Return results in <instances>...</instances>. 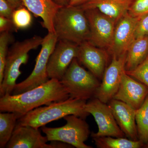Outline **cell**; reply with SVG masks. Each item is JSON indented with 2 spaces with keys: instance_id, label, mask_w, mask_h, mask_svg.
<instances>
[{
  "instance_id": "cell-1",
  "label": "cell",
  "mask_w": 148,
  "mask_h": 148,
  "mask_svg": "<svg viewBox=\"0 0 148 148\" xmlns=\"http://www.w3.org/2000/svg\"><path fill=\"white\" fill-rule=\"evenodd\" d=\"M69 97L60 81L51 79L23 93L7 94L1 97L0 111L14 113L20 118L37 108L64 101Z\"/></svg>"
},
{
  "instance_id": "cell-2",
  "label": "cell",
  "mask_w": 148,
  "mask_h": 148,
  "mask_svg": "<svg viewBox=\"0 0 148 148\" xmlns=\"http://www.w3.org/2000/svg\"><path fill=\"white\" fill-rule=\"evenodd\" d=\"M86 102L69 97L64 101L54 102L30 111L19 118L17 123L39 128L69 115H75L85 119L90 114L85 109Z\"/></svg>"
},
{
  "instance_id": "cell-3",
  "label": "cell",
  "mask_w": 148,
  "mask_h": 148,
  "mask_svg": "<svg viewBox=\"0 0 148 148\" xmlns=\"http://www.w3.org/2000/svg\"><path fill=\"white\" fill-rule=\"evenodd\" d=\"M54 33L58 40H66L79 45L88 41L90 27L85 11L79 6L61 7L53 20Z\"/></svg>"
},
{
  "instance_id": "cell-4",
  "label": "cell",
  "mask_w": 148,
  "mask_h": 148,
  "mask_svg": "<svg viewBox=\"0 0 148 148\" xmlns=\"http://www.w3.org/2000/svg\"><path fill=\"white\" fill-rule=\"evenodd\" d=\"M43 38L35 36L32 38L12 43L9 49L3 78L0 84V96L12 94L16 85V81L21 74L20 68L27 64L29 52L41 45Z\"/></svg>"
},
{
  "instance_id": "cell-5",
  "label": "cell",
  "mask_w": 148,
  "mask_h": 148,
  "mask_svg": "<svg viewBox=\"0 0 148 148\" xmlns=\"http://www.w3.org/2000/svg\"><path fill=\"white\" fill-rule=\"evenodd\" d=\"M70 97L87 101L95 98L101 83L89 71L74 58L60 80Z\"/></svg>"
},
{
  "instance_id": "cell-6",
  "label": "cell",
  "mask_w": 148,
  "mask_h": 148,
  "mask_svg": "<svg viewBox=\"0 0 148 148\" xmlns=\"http://www.w3.org/2000/svg\"><path fill=\"white\" fill-rule=\"evenodd\" d=\"M64 119L66 121L64 126L41 127L48 141H59L77 148H92L85 144L90 134L89 125L85 119L75 115H69Z\"/></svg>"
},
{
  "instance_id": "cell-7",
  "label": "cell",
  "mask_w": 148,
  "mask_h": 148,
  "mask_svg": "<svg viewBox=\"0 0 148 148\" xmlns=\"http://www.w3.org/2000/svg\"><path fill=\"white\" fill-rule=\"evenodd\" d=\"M55 33H49L43 38L41 49L36 61V65L32 73L23 81L16 84L12 94H20L47 82L48 62L51 54L58 42Z\"/></svg>"
},
{
  "instance_id": "cell-8",
  "label": "cell",
  "mask_w": 148,
  "mask_h": 148,
  "mask_svg": "<svg viewBox=\"0 0 148 148\" xmlns=\"http://www.w3.org/2000/svg\"><path fill=\"white\" fill-rule=\"evenodd\" d=\"M84 10L90 27L88 42L108 52L112 46L117 21L96 9Z\"/></svg>"
},
{
  "instance_id": "cell-9",
  "label": "cell",
  "mask_w": 148,
  "mask_h": 148,
  "mask_svg": "<svg viewBox=\"0 0 148 148\" xmlns=\"http://www.w3.org/2000/svg\"><path fill=\"white\" fill-rule=\"evenodd\" d=\"M85 111L94 117L98 127L96 133L92 132V138L108 137L124 138L125 135L117 123L108 104L94 98L86 102Z\"/></svg>"
},
{
  "instance_id": "cell-10",
  "label": "cell",
  "mask_w": 148,
  "mask_h": 148,
  "mask_svg": "<svg viewBox=\"0 0 148 148\" xmlns=\"http://www.w3.org/2000/svg\"><path fill=\"white\" fill-rule=\"evenodd\" d=\"M78 45L66 40H58L48 62L49 79L60 81L74 58H77Z\"/></svg>"
},
{
  "instance_id": "cell-11",
  "label": "cell",
  "mask_w": 148,
  "mask_h": 148,
  "mask_svg": "<svg viewBox=\"0 0 148 148\" xmlns=\"http://www.w3.org/2000/svg\"><path fill=\"white\" fill-rule=\"evenodd\" d=\"M126 54L120 57H112V61L106 68L95 98L106 104L113 99L119 88L122 76L125 72Z\"/></svg>"
},
{
  "instance_id": "cell-12",
  "label": "cell",
  "mask_w": 148,
  "mask_h": 148,
  "mask_svg": "<svg viewBox=\"0 0 148 148\" xmlns=\"http://www.w3.org/2000/svg\"><path fill=\"white\" fill-rule=\"evenodd\" d=\"M140 17L132 16L127 12L117 22L112 46L108 51L112 57L126 54L130 46L135 40V28Z\"/></svg>"
},
{
  "instance_id": "cell-13",
  "label": "cell",
  "mask_w": 148,
  "mask_h": 148,
  "mask_svg": "<svg viewBox=\"0 0 148 148\" xmlns=\"http://www.w3.org/2000/svg\"><path fill=\"white\" fill-rule=\"evenodd\" d=\"M78 61L98 79L103 78L109 58L107 51L93 45L88 41L79 45Z\"/></svg>"
},
{
  "instance_id": "cell-14",
  "label": "cell",
  "mask_w": 148,
  "mask_h": 148,
  "mask_svg": "<svg viewBox=\"0 0 148 148\" xmlns=\"http://www.w3.org/2000/svg\"><path fill=\"white\" fill-rule=\"evenodd\" d=\"M48 142L46 136H43L38 128L17 122L6 148H55L51 142L47 144Z\"/></svg>"
},
{
  "instance_id": "cell-15",
  "label": "cell",
  "mask_w": 148,
  "mask_h": 148,
  "mask_svg": "<svg viewBox=\"0 0 148 148\" xmlns=\"http://www.w3.org/2000/svg\"><path fill=\"white\" fill-rule=\"evenodd\" d=\"M148 95V87L125 72L113 99L122 101L135 110L142 106Z\"/></svg>"
},
{
  "instance_id": "cell-16",
  "label": "cell",
  "mask_w": 148,
  "mask_h": 148,
  "mask_svg": "<svg viewBox=\"0 0 148 148\" xmlns=\"http://www.w3.org/2000/svg\"><path fill=\"white\" fill-rule=\"evenodd\" d=\"M108 104L117 123L125 136L130 140H139L135 119L136 110L116 99H112Z\"/></svg>"
},
{
  "instance_id": "cell-17",
  "label": "cell",
  "mask_w": 148,
  "mask_h": 148,
  "mask_svg": "<svg viewBox=\"0 0 148 148\" xmlns=\"http://www.w3.org/2000/svg\"><path fill=\"white\" fill-rule=\"evenodd\" d=\"M35 16L42 19V25L49 33H54L53 20L57 11L61 7L53 0H21Z\"/></svg>"
},
{
  "instance_id": "cell-18",
  "label": "cell",
  "mask_w": 148,
  "mask_h": 148,
  "mask_svg": "<svg viewBox=\"0 0 148 148\" xmlns=\"http://www.w3.org/2000/svg\"><path fill=\"white\" fill-rule=\"evenodd\" d=\"M131 0H89L79 6L84 10L96 9L116 21L128 12Z\"/></svg>"
},
{
  "instance_id": "cell-19",
  "label": "cell",
  "mask_w": 148,
  "mask_h": 148,
  "mask_svg": "<svg viewBox=\"0 0 148 148\" xmlns=\"http://www.w3.org/2000/svg\"><path fill=\"white\" fill-rule=\"evenodd\" d=\"M148 55V36L136 39L127 49L125 58V71L135 69Z\"/></svg>"
},
{
  "instance_id": "cell-20",
  "label": "cell",
  "mask_w": 148,
  "mask_h": 148,
  "mask_svg": "<svg viewBox=\"0 0 148 148\" xmlns=\"http://www.w3.org/2000/svg\"><path fill=\"white\" fill-rule=\"evenodd\" d=\"M19 117L10 112L0 113V148H6L14 132Z\"/></svg>"
},
{
  "instance_id": "cell-21",
  "label": "cell",
  "mask_w": 148,
  "mask_h": 148,
  "mask_svg": "<svg viewBox=\"0 0 148 148\" xmlns=\"http://www.w3.org/2000/svg\"><path fill=\"white\" fill-rule=\"evenodd\" d=\"M95 145L99 148H139L144 145L140 140H132L124 138L99 137L92 138Z\"/></svg>"
},
{
  "instance_id": "cell-22",
  "label": "cell",
  "mask_w": 148,
  "mask_h": 148,
  "mask_svg": "<svg viewBox=\"0 0 148 148\" xmlns=\"http://www.w3.org/2000/svg\"><path fill=\"white\" fill-rule=\"evenodd\" d=\"M135 119L138 139L144 145L148 143V95L142 106L136 110Z\"/></svg>"
},
{
  "instance_id": "cell-23",
  "label": "cell",
  "mask_w": 148,
  "mask_h": 148,
  "mask_svg": "<svg viewBox=\"0 0 148 148\" xmlns=\"http://www.w3.org/2000/svg\"><path fill=\"white\" fill-rule=\"evenodd\" d=\"M13 40L10 32H4L0 34V84L2 82L10 44Z\"/></svg>"
},
{
  "instance_id": "cell-24",
  "label": "cell",
  "mask_w": 148,
  "mask_h": 148,
  "mask_svg": "<svg viewBox=\"0 0 148 148\" xmlns=\"http://www.w3.org/2000/svg\"><path fill=\"white\" fill-rule=\"evenodd\" d=\"M30 12L23 6L14 10L12 19L16 29H26L31 26L32 17Z\"/></svg>"
},
{
  "instance_id": "cell-25",
  "label": "cell",
  "mask_w": 148,
  "mask_h": 148,
  "mask_svg": "<svg viewBox=\"0 0 148 148\" xmlns=\"http://www.w3.org/2000/svg\"><path fill=\"white\" fill-rule=\"evenodd\" d=\"M125 72L148 87V55L145 60L135 69L129 71H125Z\"/></svg>"
},
{
  "instance_id": "cell-26",
  "label": "cell",
  "mask_w": 148,
  "mask_h": 148,
  "mask_svg": "<svg viewBox=\"0 0 148 148\" xmlns=\"http://www.w3.org/2000/svg\"><path fill=\"white\" fill-rule=\"evenodd\" d=\"M128 12L135 17L148 13V0H131Z\"/></svg>"
},
{
  "instance_id": "cell-27",
  "label": "cell",
  "mask_w": 148,
  "mask_h": 148,
  "mask_svg": "<svg viewBox=\"0 0 148 148\" xmlns=\"http://www.w3.org/2000/svg\"><path fill=\"white\" fill-rule=\"evenodd\" d=\"M148 36V13L140 16L135 28V39Z\"/></svg>"
},
{
  "instance_id": "cell-28",
  "label": "cell",
  "mask_w": 148,
  "mask_h": 148,
  "mask_svg": "<svg viewBox=\"0 0 148 148\" xmlns=\"http://www.w3.org/2000/svg\"><path fill=\"white\" fill-rule=\"evenodd\" d=\"M15 10L7 0H0V16L12 19Z\"/></svg>"
},
{
  "instance_id": "cell-29",
  "label": "cell",
  "mask_w": 148,
  "mask_h": 148,
  "mask_svg": "<svg viewBox=\"0 0 148 148\" xmlns=\"http://www.w3.org/2000/svg\"><path fill=\"white\" fill-rule=\"evenodd\" d=\"M17 29L14 24L12 19L0 16V32H15Z\"/></svg>"
},
{
  "instance_id": "cell-30",
  "label": "cell",
  "mask_w": 148,
  "mask_h": 148,
  "mask_svg": "<svg viewBox=\"0 0 148 148\" xmlns=\"http://www.w3.org/2000/svg\"><path fill=\"white\" fill-rule=\"evenodd\" d=\"M89 1V0H71L69 5L74 6H80Z\"/></svg>"
},
{
  "instance_id": "cell-31",
  "label": "cell",
  "mask_w": 148,
  "mask_h": 148,
  "mask_svg": "<svg viewBox=\"0 0 148 148\" xmlns=\"http://www.w3.org/2000/svg\"><path fill=\"white\" fill-rule=\"evenodd\" d=\"M15 9L22 7L23 5L21 0H7Z\"/></svg>"
},
{
  "instance_id": "cell-32",
  "label": "cell",
  "mask_w": 148,
  "mask_h": 148,
  "mask_svg": "<svg viewBox=\"0 0 148 148\" xmlns=\"http://www.w3.org/2000/svg\"><path fill=\"white\" fill-rule=\"evenodd\" d=\"M56 3L61 6H66L69 5L71 0H53Z\"/></svg>"
},
{
  "instance_id": "cell-33",
  "label": "cell",
  "mask_w": 148,
  "mask_h": 148,
  "mask_svg": "<svg viewBox=\"0 0 148 148\" xmlns=\"http://www.w3.org/2000/svg\"><path fill=\"white\" fill-rule=\"evenodd\" d=\"M143 147L145 148H148V143H147L146 145H144Z\"/></svg>"
}]
</instances>
